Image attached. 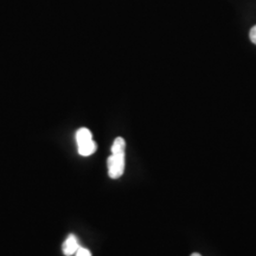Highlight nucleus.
Instances as JSON below:
<instances>
[{
	"instance_id": "nucleus-3",
	"label": "nucleus",
	"mask_w": 256,
	"mask_h": 256,
	"mask_svg": "<svg viewBox=\"0 0 256 256\" xmlns=\"http://www.w3.org/2000/svg\"><path fill=\"white\" fill-rule=\"evenodd\" d=\"M78 248H80V244H78V238H76L75 235H69L68 238L64 241L63 246H62L63 254L66 256L75 255V252H78Z\"/></svg>"
},
{
	"instance_id": "nucleus-1",
	"label": "nucleus",
	"mask_w": 256,
	"mask_h": 256,
	"mask_svg": "<svg viewBox=\"0 0 256 256\" xmlns=\"http://www.w3.org/2000/svg\"><path fill=\"white\" fill-rule=\"evenodd\" d=\"M76 142H78V150L80 156H89L96 152L98 145L92 140V134L88 128H80L76 132Z\"/></svg>"
},
{
	"instance_id": "nucleus-2",
	"label": "nucleus",
	"mask_w": 256,
	"mask_h": 256,
	"mask_svg": "<svg viewBox=\"0 0 256 256\" xmlns=\"http://www.w3.org/2000/svg\"><path fill=\"white\" fill-rule=\"evenodd\" d=\"M108 176L112 179H118L124 172V153H112L107 160Z\"/></svg>"
},
{
	"instance_id": "nucleus-5",
	"label": "nucleus",
	"mask_w": 256,
	"mask_h": 256,
	"mask_svg": "<svg viewBox=\"0 0 256 256\" xmlns=\"http://www.w3.org/2000/svg\"><path fill=\"white\" fill-rule=\"evenodd\" d=\"M75 255H76V256H92V252H89L87 248L80 247V248L78 249V252H75Z\"/></svg>"
},
{
	"instance_id": "nucleus-4",
	"label": "nucleus",
	"mask_w": 256,
	"mask_h": 256,
	"mask_svg": "<svg viewBox=\"0 0 256 256\" xmlns=\"http://www.w3.org/2000/svg\"><path fill=\"white\" fill-rule=\"evenodd\" d=\"M124 148H126V142H124V138L119 136L114 140L110 151L112 153H124Z\"/></svg>"
},
{
	"instance_id": "nucleus-6",
	"label": "nucleus",
	"mask_w": 256,
	"mask_h": 256,
	"mask_svg": "<svg viewBox=\"0 0 256 256\" xmlns=\"http://www.w3.org/2000/svg\"><path fill=\"white\" fill-rule=\"evenodd\" d=\"M249 38H250L252 43L256 46V25L250 28V32H249Z\"/></svg>"
},
{
	"instance_id": "nucleus-7",
	"label": "nucleus",
	"mask_w": 256,
	"mask_h": 256,
	"mask_svg": "<svg viewBox=\"0 0 256 256\" xmlns=\"http://www.w3.org/2000/svg\"><path fill=\"white\" fill-rule=\"evenodd\" d=\"M191 256H202V255L198 254V252H194V254H192Z\"/></svg>"
}]
</instances>
